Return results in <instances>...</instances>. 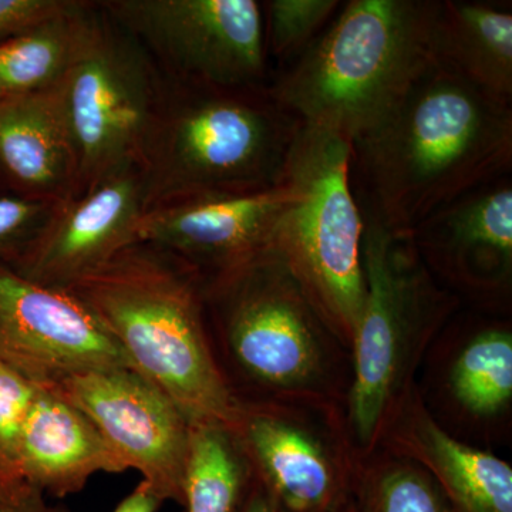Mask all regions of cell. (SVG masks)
Instances as JSON below:
<instances>
[{
    "label": "cell",
    "instance_id": "cell-1",
    "mask_svg": "<svg viewBox=\"0 0 512 512\" xmlns=\"http://www.w3.org/2000/svg\"><path fill=\"white\" fill-rule=\"evenodd\" d=\"M511 168L512 103L436 60L350 143V177L363 217L400 235Z\"/></svg>",
    "mask_w": 512,
    "mask_h": 512
},
{
    "label": "cell",
    "instance_id": "cell-27",
    "mask_svg": "<svg viewBox=\"0 0 512 512\" xmlns=\"http://www.w3.org/2000/svg\"><path fill=\"white\" fill-rule=\"evenodd\" d=\"M76 5L67 0H0V39L18 36Z\"/></svg>",
    "mask_w": 512,
    "mask_h": 512
},
{
    "label": "cell",
    "instance_id": "cell-21",
    "mask_svg": "<svg viewBox=\"0 0 512 512\" xmlns=\"http://www.w3.org/2000/svg\"><path fill=\"white\" fill-rule=\"evenodd\" d=\"M83 10L77 3L62 15L0 42L3 96L43 92L60 82L96 28Z\"/></svg>",
    "mask_w": 512,
    "mask_h": 512
},
{
    "label": "cell",
    "instance_id": "cell-22",
    "mask_svg": "<svg viewBox=\"0 0 512 512\" xmlns=\"http://www.w3.org/2000/svg\"><path fill=\"white\" fill-rule=\"evenodd\" d=\"M252 483L251 467L231 430L218 424L191 426L185 512H238Z\"/></svg>",
    "mask_w": 512,
    "mask_h": 512
},
{
    "label": "cell",
    "instance_id": "cell-23",
    "mask_svg": "<svg viewBox=\"0 0 512 512\" xmlns=\"http://www.w3.org/2000/svg\"><path fill=\"white\" fill-rule=\"evenodd\" d=\"M352 505L355 512H454L429 471L383 448L360 458Z\"/></svg>",
    "mask_w": 512,
    "mask_h": 512
},
{
    "label": "cell",
    "instance_id": "cell-26",
    "mask_svg": "<svg viewBox=\"0 0 512 512\" xmlns=\"http://www.w3.org/2000/svg\"><path fill=\"white\" fill-rule=\"evenodd\" d=\"M52 204L29 197H0V255L25 247L46 221Z\"/></svg>",
    "mask_w": 512,
    "mask_h": 512
},
{
    "label": "cell",
    "instance_id": "cell-4",
    "mask_svg": "<svg viewBox=\"0 0 512 512\" xmlns=\"http://www.w3.org/2000/svg\"><path fill=\"white\" fill-rule=\"evenodd\" d=\"M441 0H349L268 86L303 126L349 143L376 126L434 63Z\"/></svg>",
    "mask_w": 512,
    "mask_h": 512
},
{
    "label": "cell",
    "instance_id": "cell-7",
    "mask_svg": "<svg viewBox=\"0 0 512 512\" xmlns=\"http://www.w3.org/2000/svg\"><path fill=\"white\" fill-rule=\"evenodd\" d=\"M165 121L148 201L268 190L281 183L299 121L268 87L218 89L185 84Z\"/></svg>",
    "mask_w": 512,
    "mask_h": 512
},
{
    "label": "cell",
    "instance_id": "cell-3",
    "mask_svg": "<svg viewBox=\"0 0 512 512\" xmlns=\"http://www.w3.org/2000/svg\"><path fill=\"white\" fill-rule=\"evenodd\" d=\"M215 355L238 402L345 409L352 352L268 251L202 288Z\"/></svg>",
    "mask_w": 512,
    "mask_h": 512
},
{
    "label": "cell",
    "instance_id": "cell-12",
    "mask_svg": "<svg viewBox=\"0 0 512 512\" xmlns=\"http://www.w3.org/2000/svg\"><path fill=\"white\" fill-rule=\"evenodd\" d=\"M0 363L39 389L83 373L136 370L72 292L37 284L5 265H0Z\"/></svg>",
    "mask_w": 512,
    "mask_h": 512
},
{
    "label": "cell",
    "instance_id": "cell-5",
    "mask_svg": "<svg viewBox=\"0 0 512 512\" xmlns=\"http://www.w3.org/2000/svg\"><path fill=\"white\" fill-rule=\"evenodd\" d=\"M365 303L353 335L352 383L345 403L360 458L379 446L384 427L416 384L433 340L463 303L430 274L409 235L363 217Z\"/></svg>",
    "mask_w": 512,
    "mask_h": 512
},
{
    "label": "cell",
    "instance_id": "cell-6",
    "mask_svg": "<svg viewBox=\"0 0 512 512\" xmlns=\"http://www.w3.org/2000/svg\"><path fill=\"white\" fill-rule=\"evenodd\" d=\"M288 190L271 251L350 349L363 303L365 220L350 177V143L299 124L281 177Z\"/></svg>",
    "mask_w": 512,
    "mask_h": 512
},
{
    "label": "cell",
    "instance_id": "cell-15",
    "mask_svg": "<svg viewBox=\"0 0 512 512\" xmlns=\"http://www.w3.org/2000/svg\"><path fill=\"white\" fill-rule=\"evenodd\" d=\"M286 200L281 181L268 190L165 202L141 215L136 242L164 248L205 286L271 251Z\"/></svg>",
    "mask_w": 512,
    "mask_h": 512
},
{
    "label": "cell",
    "instance_id": "cell-25",
    "mask_svg": "<svg viewBox=\"0 0 512 512\" xmlns=\"http://www.w3.org/2000/svg\"><path fill=\"white\" fill-rule=\"evenodd\" d=\"M39 392L36 384L0 363V453L18 467L20 437Z\"/></svg>",
    "mask_w": 512,
    "mask_h": 512
},
{
    "label": "cell",
    "instance_id": "cell-14",
    "mask_svg": "<svg viewBox=\"0 0 512 512\" xmlns=\"http://www.w3.org/2000/svg\"><path fill=\"white\" fill-rule=\"evenodd\" d=\"M421 261L474 311L510 316L511 174L481 185L421 221L409 234Z\"/></svg>",
    "mask_w": 512,
    "mask_h": 512
},
{
    "label": "cell",
    "instance_id": "cell-28",
    "mask_svg": "<svg viewBox=\"0 0 512 512\" xmlns=\"http://www.w3.org/2000/svg\"><path fill=\"white\" fill-rule=\"evenodd\" d=\"M22 470L0 453V501H22L35 494Z\"/></svg>",
    "mask_w": 512,
    "mask_h": 512
},
{
    "label": "cell",
    "instance_id": "cell-17",
    "mask_svg": "<svg viewBox=\"0 0 512 512\" xmlns=\"http://www.w3.org/2000/svg\"><path fill=\"white\" fill-rule=\"evenodd\" d=\"M377 448L429 471L454 512H512L511 464L441 429L421 403L416 384L397 404Z\"/></svg>",
    "mask_w": 512,
    "mask_h": 512
},
{
    "label": "cell",
    "instance_id": "cell-2",
    "mask_svg": "<svg viewBox=\"0 0 512 512\" xmlns=\"http://www.w3.org/2000/svg\"><path fill=\"white\" fill-rule=\"evenodd\" d=\"M67 291L191 426L231 429L239 402L215 355L200 278L188 266L131 245Z\"/></svg>",
    "mask_w": 512,
    "mask_h": 512
},
{
    "label": "cell",
    "instance_id": "cell-19",
    "mask_svg": "<svg viewBox=\"0 0 512 512\" xmlns=\"http://www.w3.org/2000/svg\"><path fill=\"white\" fill-rule=\"evenodd\" d=\"M0 171L35 200L72 194V144L56 86L0 97Z\"/></svg>",
    "mask_w": 512,
    "mask_h": 512
},
{
    "label": "cell",
    "instance_id": "cell-10",
    "mask_svg": "<svg viewBox=\"0 0 512 512\" xmlns=\"http://www.w3.org/2000/svg\"><path fill=\"white\" fill-rule=\"evenodd\" d=\"M56 90L74 158L70 195L136 165L151 131L150 83L136 57L96 26Z\"/></svg>",
    "mask_w": 512,
    "mask_h": 512
},
{
    "label": "cell",
    "instance_id": "cell-11",
    "mask_svg": "<svg viewBox=\"0 0 512 512\" xmlns=\"http://www.w3.org/2000/svg\"><path fill=\"white\" fill-rule=\"evenodd\" d=\"M113 18L141 37L184 84L262 87L265 22L255 0H117Z\"/></svg>",
    "mask_w": 512,
    "mask_h": 512
},
{
    "label": "cell",
    "instance_id": "cell-31",
    "mask_svg": "<svg viewBox=\"0 0 512 512\" xmlns=\"http://www.w3.org/2000/svg\"><path fill=\"white\" fill-rule=\"evenodd\" d=\"M238 512H278V510H276L272 501L269 500L265 491L262 490L261 485L254 480L251 490H249L247 498H245Z\"/></svg>",
    "mask_w": 512,
    "mask_h": 512
},
{
    "label": "cell",
    "instance_id": "cell-13",
    "mask_svg": "<svg viewBox=\"0 0 512 512\" xmlns=\"http://www.w3.org/2000/svg\"><path fill=\"white\" fill-rule=\"evenodd\" d=\"M87 417L161 503L184 505L191 424L170 397L133 369L67 377L50 387Z\"/></svg>",
    "mask_w": 512,
    "mask_h": 512
},
{
    "label": "cell",
    "instance_id": "cell-16",
    "mask_svg": "<svg viewBox=\"0 0 512 512\" xmlns=\"http://www.w3.org/2000/svg\"><path fill=\"white\" fill-rule=\"evenodd\" d=\"M147 175L137 165L53 204L19 258L20 275L67 289L77 279L136 245L137 222L147 210Z\"/></svg>",
    "mask_w": 512,
    "mask_h": 512
},
{
    "label": "cell",
    "instance_id": "cell-18",
    "mask_svg": "<svg viewBox=\"0 0 512 512\" xmlns=\"http://www.w3.org/2000/svg\"><path fill=\"white\" fill-rule=\"evenodd\" d=\"M18 464L33 488L57 498L79 493L94 474L128 470L92 421L45 389L23 427Z\"/></svg>",
    "mask_w": 512,
    "mask_h": 512
},
{
    "label": "cell",
    "instance_id": "cell-29",
    "mask_svg": "<svg viewBox=\"0 0 512 512\" xmlns=\"http://www.w3.org/2000/svg\"><path fill=\"white\" fill-rule=\"evenodd\" d=\"M163 504L154 491L144 481L124 498L113 512H156Z\"/></svg>",
    "mask_w": 512,
    "mask_h": 512
},
{
    "label": "cell",
    "instance_id": "cell-32",
    "mask_svg": "<svg viewBox=\"0 0 512 512\" xmlns=\"http://www.w3.org/2000/svg\"><path fill=\"white\" fill-rule=\"evenodd\" d=\"M339 512H355V511H353V505H352V503H350L348 505V507L343 508V510L339 511Z\"/></svg>",
    "mask_w": 512,
    "mask_h": 512
},
{
    "label": "cell",
    "instance_id": "cell-24",
    "mask_svg": "<svg viewBox=\"0 0 512 512\" xmlns=\"http://www.w3.org/2000/svg\"><path fill=\"white\" fill-rule=\"evenodd\" d=\"M262 6L266 53L292 63L315 42L342 6L339 0H269Z\"/></svg>",
    "mask_w": 512,
    "mask_h": 512
},
{
    "label": "cell",
    "instance_id": "cell-20",
    "mask_svg": "<svg viewBox=\"0 0 512 512\" xmlns=\"http://www.w3.org/2000/svg\"><path fill=\"white\" fill-rule=\"evenodd\" d=\"M433 56L461 79L512 103L511 2L441 0Z\"/></svg>",
    "mask_w": 512,
    "mask_h": 512
},
{
    "label": "cell",
    "instance_id": "cell-30",
    "mask_svg": "<svg viewBox=\"0 0 512 512\" xmlns=\"http://www.w3.org/2000/svg\"><path fill=\"white\" fill-rule=\"evenodd\" d=\"M0 512H64L62 508L47 504L45 495L36 491L22 501H0Z\"/></svg>",
    "mask_w": 512,
    "mask_h": 512
},
{
    "label": "cell",
    "instance_id": "cell-33",
    "mask_svg": "<svg viewBox=\"0 0 512 512\" xmlns=\"http://www.w3.org/2000/svg\"><path fill=\"white\" fill-rule=\"evenodd\" d=\"M0 97H3L2 89H0Z\"/></svg>",
    "mask_w": 512,
    "mask_h": 512
},
{
    "label": "cell",
    "instance_id": "cell-9",
    "mask_svg": "<svg viewBox=\"0 0 512 512\" xmlns=\"http://www.w3.org/2000/svg\"><path fill=\"white\" fill-rule=\"evenodd\" d=\"M417 392L431 419L470 446L493 451L512 439L510 316L458 311L431 343Z\"/></svg>",
    "mask_w": 512,
    "mask_h": 512
},
{
    "label": "cell",
    "instance_id": "cell-8",
    "mask_svg": "<svg viewBox=\"0 0 512 512\" xmlns=\"http://www.w3.org/2000/svg\"><path fill=\"white\" fill-rule=\"evenodd\" d=\"M229 430L278 512H339L352 503L359 456L342 406L239 402Z\"/></svg>",
    "mask_w": 512,
    "mask_h": 512
}]
</instances>
